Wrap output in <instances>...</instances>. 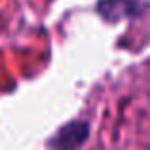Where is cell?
<instances>
[{
	"mask_svg": "<svg viewBox=\"0 0 150 150\" xmlns=\"http://www.w3.org/2000/svg\"><path fill=\"white\" fill-rule=\"evenodd\" d=\"M141 10H143L141 0H99L97 4V11L101 13V17L110 23L139 15Z\"/></svg>",
	"mask_w": 150,
	"mask_h": 150,
	"instance_id": "cell-2",
	"label": "cell"
},
{
	"mask_svg": "<svg viewBox=\"0 0 150 150\" xmlns=\"http://www.w3.org/2000/svg\"><path fill=\"white\" fill-rule=\"evenodd\" d=\"M89 137V125L88 122L74 120L65 124L53 137L48 141L50 150H76L86 143Z\"/></svg>",
	"mask_w": 150,
	"mask_h": 150,
	"instance_id": "cell-1",
	"label": "cell"
}]
</instances>
